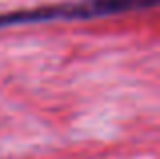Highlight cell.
<instances>
[{
	"label": "cell",
	"mask_w": 160,
	"mask_h": 159,
	"mask_svg": "<svg viewBox=\"0 0 160 159\" xmlns=\"http://www.w3.org/2000/svg\"><path fill=\"white\" fill-rule=\"evenodd\" d=\"M158 4V0H81L53 6H39L28 10H14L0 14V29L20 27L37 23H57V20H91L106 16L126 14V12L148 10Z\"/></svg>",
	"instance_id": "obj_1"
}]
</instances>
